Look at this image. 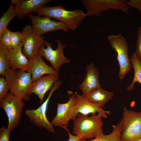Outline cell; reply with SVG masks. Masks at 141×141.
I'll list each match as a JSON object with an SVG mask.
<instances>
[{
	"label": "cell",
	"mask_w": 141,
	"mask_h": 141,
	"mask_svg": "<svg viewBox=\"0 0 141 141\" xmlns=\"http://www.w3.org/2000/svg\"><path fill=\"white\" fill-rule=\"evenodd\" d=\"M36 12L38 16H48L57 20L73 31L78 27L87 16L81 9L67 10L61 5L43 7Z\"/></svg>",
	"instance_id": "cell-1"
},
{
	"label": "cell",
	"mask_w": 141,
	"mask_h": 141,
	"mask_svg": "<svg viewBox=\"0 0 141 141\" xmlns=\"http://www.w3.org/2000/svg\"><path fill=\"white\" fill-rule=\"evenodd\" d=\"M102 117L103 115L99 113L90 116L78 114L74 120L73 133L81 139L85 140L103 134Z\"/></svg>",
	"instance_id": "cell-2"
},
{
	"label": "cell",
	"mask_w": 141,
	"mask_h": 141,
	"mask_svg": "<svg viewBox=\"0 0 141 141\" xmlns=\"http://www.w3.org/2000/svg\"><path fill=\"white\" fill-rule=\"evenodd\" d=\"M4 76L8 84L10 92L25 101L30 100L29 92L32 81L30 73L10 68L7 70Z\"/></svg>",
	"instance_id": "cell-3"
},
{
	"label": "cell",
	"mask_w": 141,
	"mask_h": 141,
	"mask_svg": "<svg viewBox=\"0 0 141 141\" xmlns=\"http://www.w3.org/2000/svg\"><path fill=\"white\" fill-rule=\"evenodd\" d=\"M108 39L111 47L116 53L119 67L118 77L120 80H122L131 71L132 66L128 56V42L121 33L109 35L108 37Z\"/></svg>",
	"instance_id": "cell-4"
},
{
	"label": "cell",
	"mask_w": 141,
	"mask_h": 141,
	"mask_svg": "<svg viewBox=\"0 0 141 141\" xmlns=\"http://www.w3.org/2000/svg\"><path fill=\"white\" fill-rule=\"evenodd\" d=\"M120 141H138L141 138V111L124 108Z\"/></svg>",
	"instance_id": "cell-5"
},
{
	"label": "cell",
	"mask_w": 141,
	"mask_h": 141,
	"mask_svg": "<svg viewBox=\"0 0 141 141\" xmlns=\"http://www.w3.org/2000/svg\"><path fill=\"white\" fill-rule=\"evenodd\" d=\"M25 105L23 100L10 92L0 100V107L7 114L8 121L7 128L10 132L19 124Z\"/></svg>",
	"instance_id": "cell-6"
},
{
	"label": "cell",
	"mask_w": 141,
	"mask_h": 141,
	"mask_svg": "<svg viewBox=\"0 0 141 141\" xmlns=\"http://www.w3.org/2000/svg\"><path fill=\"white\" fill-rule=\"evenodd\" d=\"M124 0H81V2L87 11L86 16L97 17L111 9L121 10L127 14L129 8Z\"/></svg>",
	"instance_id": "cell-7"
},
{
	"label": "cell",
	"mask_w": 141,
	"mask_h": 141,
	"mask_svg": "<svg viewBox=\"0 0 141 141\" xmlns=\"http://www.w3.org/2000/svg\"><path fill=\"white\" fill-rule=\"evenodd\" d=\"M62 83L60 80H57L51 89L47 98L40 106L36 109L27 110L25 111L26 115L31 122L37 127L44 128L54 134L55 133V131L53 126L48 120L46 112L49 102L53 93Z\"/></svg>",
	"instance_id": "cell-8"
},
{
	"label": "cell",
	"mask_w": 141,
	"mask_h": 141,
	"mask_svg": "<svg viewBox=\"0 0 141 141\" xmlns=\"http://www.w3.org/2000/svg\"><path fill=\"white\" fill-rule=\"evenodd\" d=\"M21 43L22 52L29 60L38 54L39 50L47 42L44 37L37 35L32 25H27L22 28Z\"/></svg>",
	"instance_id": "cell-9"
},
{
	"label": "cell",
	"mask_w": 141,
	"mask_h": 141,
	"mask_svg": "<svg viewBox=\"0 0 141 141\" xmlns=\"http://www.w3.org/2000/svg\"><path fill=\"white\" fill-rule=\"evenodd\" d=\"M58 46L56 50L53 49L51 43L47 42L45 46L42 45L39 50L38 54L45 57L49 61L54 70L58 72L60 67L63 64L70 62V60L65 57L63 54V50L66 46L62 44L61 41L57 38L56 40Z\"/></svg>",
	"instance_id": "cell-10"
},
{
	"label": "cell",
	"mask_w": 141,
	"mask_h": 141,
	"mask_svg": "<svg viewBox=\"0 0 141 141\" xmlns=\"http://www.w3.org/2000/svg\"><path fill=\"white\" fill-rule=\"evenodd\" d=\"M75 93L76 97V103L70 110L69 114L70 120H74L79 113L87 116L90 114H95L98 113L102 114L105 119L107 118V114H110L109 111L104 110L97 105L89 102L77 92Z\"/></svg>",
	"instance_id": "cell-11"
},
{
	"label": "cell",
	"mask_w": 141,
	"mask_h": 141,
	"mask_svg": "<svg viewBox=\"0 0 141 141\" xmlns=\"http://www.w3.org/2000/svg\"><path fill=\"white\" fill-rule=\"evenodd\" d=\"M28 16L31 20L34 31L36 34L41 36L49 32L62 29L68 31L69 28L63 23L51 20L48 16H34L30 13Z\"/></svg>",
	"instance_id": "cell-12"
},
{
	"label": "cell",
	"mask_w": 141,
	"mask_h": 141,
	"mask_svg": "<svg viewBox=\"0 0 141 141\" xmlns=\"http://www.w3.org/2000/svg\"><path fill=\"white\" fill-rule=\"evenodd\" d=\"M29 60L26 71L31 75L32 82L38 80L44 74H53L59 75L58 72L48 65L42 57L38 54Z\"/></svg>",
	"instance_id": "cell-13"
},
{
	"label": "cell",
	"mask_w": 141,
	"mask_h": 141,
	"mask_svg": "<svg viewBox=\"0 0 141 141\" xmlns=\"http://www.w3.org/2000/svg\"><path fill=\"white\" fill-rule=\"evenodd\" d=\"M22 48L21 43L14 48L7 49L4 47L6 56L11 69L26 70L29 60L22 53Z\"/></svg>",
	"instance_id": "cell-14"
},
{
	"label": "cell",
	"mask_w": 141,
	"mask_h": 141,
	"mask_svg": "<svg viewBox=\"0 0 141 141\" xmlns=\"http://www.w3.org/2000/svg\"><path fill=\"white\" fill-rule=\"evenodd\" d=\"M68 101L64 103H57L56 114L51 122L54 126H58L66 130L69 118V111L71 108L76 103V97L75 93L69 97Z\"/></svg>",
	"instance_id": "cell-15"
},
{
	"label": "cell",
	"mask_w": 141,
	"mask_h": 141,
	"mask_svg": "<svg viewBox=\"0 0 141 141\" xmlns=\"http://www.w3.org/2000/svg\"><path fill=\"white\" fill-rule=\"evenodd\" d=\"M59 78V75L53 74L42 76L37 80L32 82L29 91V95L31 96L32 93H34L38 96L40 103H42L45 94L52 89L54 84Z\"/></svg>",
	"instance_id": "cell-16"
},
{
	"label": "cell",
	"mask_w": 141,
	"mask_h": 141,
	"mask_svg": "<svg viewBox=\"0 0 141 141\" xmlns=\"http://www.w3.org/2000/svg\"><path fill=\"white\" fill-rule=\"evenodd\" d=\"M51 0H11V4L15 5L17 16L22 20L27 14L33 11L37 12Z\"/></svg>",
	"instance_id": "cell-17"
},
{
	"label": "cell",
	"mask_w": 141,
	"mask_h": 141,
	"mask_svg": "<svg viewBox=\"0 0 141 141\" xmlns=\"http://www.w3.org/2000/svg\"><path fill=\"white\" fill-rule=\"evenodd\" d=\"M86 73L83 82L78 86L85 97L94 90L101 87L99 81V73L97 68L92 63L87 65L85 68Z\"/></svg>",
	"instance_id": "cell-18"
},
{
	"label": "cell",
	"mask_w": 141,
	"mask_h": 141,
	"mask_svg": "<svg viewBox=\"0 0 141 141\" xmlns=\"http://www.w3.org/2000/svg\"><path fill=\"white\" fill-rule=\"evenodd\" d=\"M113 95V92L105 91L101 87L94 90L84 97L89 102L97 104L102 108Z\"/></svg>",
	"instance_id": "cell-19"
},
{
	"label": "cell",
	"mask_w": 141,
	"mask_h": 141,
	"mask_svg": "<svg viewBox=\"0 0 141 141\" xmlns=\"http://www.w3.org/2000/svg\"><path fill=\"white\" fill-rule=\"evenodd\" d=\"M113 130L110 134L99 135L92 140H86L81 139L80 141H120V136L122 127V119L117 124L112 126Z\"/></svg>",
	"instance_id": "cell-20"
},
{
	"label": "cell",
	"mask_w": 141,
	"mask_h": 141,
	"mask_svg": "<svg viewBox=\"0 0 141 141\" xmlns=\"http://www.w3.org/2000/svg\"><path fill=\"white\" fill-rule=\"evenodd\" d=\"M130 60L134 71V77L131 84L127 87V90L130 91L134 88L135 83L138 82L141 84V64L137 58L134 52L132 53Z\"/></svg>",
	"instance_id": "cell-21"
},
{
	"label": "cell",
	"mask_w": 141,
	"mask_h": 141,
	"mask_svg": "<svg viewBox=\"0 0 141 141\" xmlns=\"http://www.w3.org/2000/svg\"><path fill=\"white\" fill-rule=\"evenodd\" d=\"M17 16L15 7L10 4L7 10L3 13L0 19V34L5 29L7 28L10 21Z\"/></svg>",
	"instance_id": "cell-22"
},
{
	"label": "cell",
	"mask_w": 141,
	"mask_h": 141,
	"mask_svg": "<svg viewBox=\"0 0 141 141\" xmlns=\"http://www.w3.org/2000/svg\"><path fill=\"white\" fill-rule=\"evenodd\" d=\"M10 68L6 56L4 47L0 45V75L4 76L7 70Z\"/></svg>",
	"instance_id": "cell-23"
},
{
	"label": "cell",
	"mask_w": 141,
	"mask_h": 141,
	"mask_svg": "<svg viewBox=\"0 0 141 141\" xmlns=\"http://www.w3.org/2000/svg\"><path fill=\"white\" fill-rule=\"evenodd\" d=\"M11 31L7 28L0 34V45L7 49L12 48L11 40Z\"/></svg>",
	"instance_id": "cell-24"
},
{
	"label": "cell",
	"mask_w": 141,
	"mask_h": 141,
	"mask_svg": "<svg viewBox=\"0 0 141 141\" xmlns=\"http://www.w3.org/2000/svg\"><path fill=\"white\" fill-rule=\"evenodd\" d=\"M8 84L4 76L0 78V100L5 97L9 90Z\"/></svg>",
	"instance_id": "cell-25"
},
{
	"label": "cell",
	"mask_w": 141,
	"mask_h": 141,
	"mask_svg": "<svg viewBox=\"0 0 141 141\" xmlns=\"http://www.w3.org/2000/svg\"><path fill=\"white\" fill-rule=\"evenodd\" d=\"M21 32H11V40L12 48H14L19 46L21 43Z\"/></svg>",
	"instance_id": "cell-26"
},
{
	"label": "cell",
	"mask_w": 141,
	"mask_h": 141,
	"mask_svg": "<svg viewBox=\"0 0 141 141\" xmlns=\"http://www.w3.org/2000/svg\"><path fill=\"white\" fill-rule=\"evenodd\" d=\"M134 52L141 64V25L138 28L137 33L136 49Z\"/></svg>",
	"instance_id": "cell-27"
},
{
	"label": "cell",
	"mask_w": 141,
	"mask_h": 141,
	"mask_svg": "<svg viewBox=\"0 0 141 141\" xmlns=\"http://www.w3.org/2000/svg\"><path fill=\"white\" fill-rule=\"evenodd\" d=\"M10 131L4 126L0 128V141H10Z\"/></svg>",
	"instance_id": "cell-28"
},
{
	"label": "cell",
	"mask_w": 141,
	"mask_h": 141,
	"mask_svg": "<svg viewBox=\"0 0 141 141\" xmlns=\"http://www.w3.org/2000/svg\"><path fill=\"white\" fill-rule=\"evenodd\" d=\"M66 130L68 132L69 136V139L67 141H80L81 139L78 136L73 135L70 133L68 128Z\"/></svg>",
	"instance_id": "cell-29"
},
{
	"label": "cell",
	"mask_w": 141,
	"mask_h": 141,
	"mask_svg": "<svg viewBox=\"0 0 141 141\" xmlns=\"http://www.w3.org/2000/svg\"><path fill=\"white\" fill-rule=\"evenodd\" d=\"M138 141H141V138Z\"/></svg>",
	"instance_id": "cell-30"
},
{
	"label": "cell",
	"mask_w": 141,
	"mask_h": 141,
	"mask_svg": "<svg viewBox=\"0 0 141 141\" xmlns=\"http://www.w3.org/2000/svg\"></svg>",
	"instance_id": "cell-31"
}]
</instances>
